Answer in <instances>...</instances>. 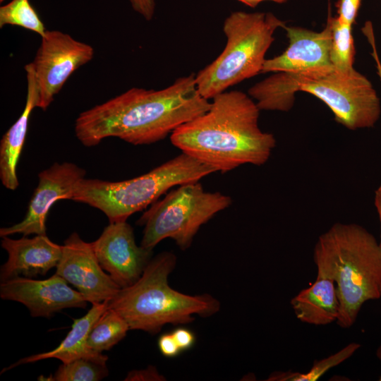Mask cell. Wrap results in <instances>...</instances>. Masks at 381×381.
Instances as JSON below:
<instances>
[{"label":"cell","mask_w":381,"mask_h":381,"mask_svg":"<svg viewBox=\"0 0 381 381\" xmlns=\"http://www.w3.org/2000/svg\"><path fill=\"white\" fill-rule=\"evenodd\" d=\"M210 107L191 73L161 90L132 87L81 112L75 120V133L88 147L109 137L133 145H150L164 140Z\"/></svg>","instance_id":"6da1fadb"},{"label":"cell","mask_w":381,"mask_h":381,"mask_svg":"<svg viewBox=\"0 0 381 381\" xmlns=\"http://www.w3.org/2000/svg\"><path fill=\"white\" fill-rule=\"evenodd\" d=\"M260 111L248 94L223 92L212 98L207 111L177 128L170 135L171 143L216 172L247 164L262 166L277 141L260 129Z\"/></svg>","instance_id":"7a4b0ae2"},{"label":"cell","mask_w":381,"mask_h":381,"mask_svg":"<svg viewBox=\"0 0 381 381\" xmlns=\"http://www.w3.org/2000/svg\"><path fill=\"white\" fill-rule=\"evenodd\" d=\"M313 260L317 277L337 284L340 327L350 328L365 301L381 298V247L363 226L334 224L318 237Z\"/></svg>","instance_id":"3957f363"},{"label":"cell","mask_w":381,"mask_h":381,"mask_svg":"<svg viewBox=\"0 0 381 381\" xmlns=\"http://www.w3.org/2000/svg\"><path fill=\"white\" fill-rule=\"evenodd\" d=\"M176 264L171 252L152 258L140 277L132 285L121 288L107 301L108 308L118 313L130 329L158 333L167 324L192 322L195 315L210 317L220 309L219 301L208 294L188 295L171 288L169 274Z\"/></svg>","instance_id":"277c9868"},{"label":"cell","mask_w":381,"mask_h":381,"mask_svg":"<svg viewBox=\"0 0 381 381\" xmlns=\"http://www.w3.org/2000/svg\"><path fill=\"white\" fill-rule=\"evenodd\" d=\"M209 166L181 152L140 176L121 181L83 179L71 200L101 210L109 222L126 221L174 186L199 181L215 173Z\"/></svg>","instance_id":"5b68a950"},{"label":"cell","mask_w":381,"mask_h":381,"mask_svg":"<svg viewBox=\"0 0 381 381\" xmlns=\"http://www.w3.org/2000/svg\"><path fill=\"white\" fill-rule=\"evenodd\" d=\"M285 22L271 12H232L224 21L226 43L220 54L195 74L200 94L207 99L262 73L275 31Z\"/></svg>","instance_id":"8992f818"},{"label":"cell","mask_w":381,"mask_h":381,"mask_svg":"<svg viewBox=\"0 0 381 381\" xmlns=\"http://www.w3.org/2000/svg\"><path fill=\"white\" fill-rule=\"evenodd\" d=\"M231 203L230 196L206 191L199 181L180 185L152 203L137 221L144 226L140 246L153 250L160 241L171 238L185 250L200 228Z\"/></svg>","instance_id":"52a82bcc"},{"label":"cell","mask_w":381,"mask_h":381,"mask_svg":"<svg viewBox=\"0 0 381 381\" xmlns=\"http://www.w3.org/2000/svg\"><path fill=\"white\" fill-rule=\"evenodd\" d=\"M287 73L295 93L306 92L322 100L346 128H370L378 121L381 107L377 92L354 68L346 71L327 65Z\"/></svg>","instance_id":"ba28073f"},{"label":"cell","mask_w":381,"mask_h":381,"mask_svg":"<svg viewBox=\"0 0 381 381\" xmlns=\"http://www.w3.org/2000/svg\"><path fill=\"white\" fill-rule=\"evenodd\" d=\"M93 47L59 30H47L33 61L39 89L37 107L45 111L64 85L94 56Z\"/></svg>","instance_id":"9c48e42d"},{"label":"cell","mask_w":381,"mask_h":381,"mask_svg":"<svg viewBox=\"0 0 381 381\" xmlns=\"http://www.w3.org/2000/svg\"><path fill=\"white\" fill-rule=\"evenodd\" d=\"M85 170L72 162H55L38 174V185L24 219L0 229V236L46 234V219L52 205L59 200H71L75 188L85 178Z\"/></svg>","instance_id":"30bf717a"},{"label":"cell","mask_w":381,"mask_h":381,"mask_svg":"<svg viewBox=\"0 0 381 381\" xmlns=\"http://www.w3.org/2000/svg\"><path fill=\"white\" fill-rule=\"evenodd\" d=\"M91 243L100 265L121 288L134 284L152 256V250L136 244L126 221L109 222Z\"/></svg>","instance_id":"8fae6325"},{"label":"cell","mask_w":381,"mask_h":381,"mask_svg":"<svg viewBox=\"0 0 381 381\" xmlns=\"http://www.w3.org/2000/svg\"><path fill=\"white\" fill-rule=\"evenodd\" d=\"M56 274L72 284L90 303L112 299L121 287L100 265L91 243L72 233L64 241Z\"/></svg>","instance_id":"7c38bea8"},{"label":"cell","mask_w":381,"mask_h":381,"mask_svg":"<svg viewBox=\"0 0 381 381\" xmlns=\"http://www.w3.org/2000/svg\"><path fill=\"white\" fill-rule=\"evenodd\" d=\"M0 296L23 304L32 317L50 318L64 308H84L87 302L56 273L46 279L17 277L1 282Z\"/></svg>","instance_id":"4fadbf2b"},{"label":"cell","mask_w":381,"mask_h":381,"mask_svg":"<svg viewBox=\"0 0 381 381\" xmlns=\"http://www.w3.org/2000/svg\"><path fill=\"white\" fill-rule=\"evenodd\" d=\"M284 29L289 39V46L281 54L266 59L262 73L298 72L331 65L329 51L332 35L328 21L320 32L286 25Z\"/></svg>","instance_id":"5bb4252c"},{"label":"cell","mask_w":381,"mask_h":381,"mask_svg":"<svg viewBox=\"0 0 381 381\" xmlns=\"http://www.w3.org/2000/svg\"><path fill=\"white\" fill-rule=\"evenodd\" d=\"M1 247L8 253V259L0 270L1 282L17 277L45 275L56 267L63 249V246L53 242L46 234L32 238L23 236L19 239L4 236Z\"/></svg>","instance_id":"9a60e30c"},{"label":"cell","mask_w":381,"mask_h":381,"mask_svg":"<svg viewBox=\"0 0 381 381\" xmlns=\"http://www.w3.org/2000/svg\"><path fill=\"white\" fill-rule=\"evenodd\" d=\"M27 79L26 102L18 120L3 135L0 143V179L7 189L15 190L19 186L17 164L25 141L30 115L39 103V89L33 65L25 66Z\"/></svg>","instance_id":"2e32d148"},{"label":"cell","mask_w":381,"mask_h":381,"mask_svg":"<svg viewBox=\"0 0 381 381\" xmlns=\"http://www.w3.org/2000/svg\"><path fill=\"white\" fill-rule=\"evenodd\" d=\"M107 308V301L93 304L85 315L74 320L71 330L56 348L49 351L23 358L4 368L2 372L21 364L34 363L47 358H56L62 363L78 358H85L106 365L108 357L92 350L87 344V338L93 325Z\"/></svg>","instance_id":"e0dca14e"},{"label":"cell","mask_w":381,"mask_h":381,"mask_svg":"<svg viewBox=\"0 0 381 381\" xmlns=\"http://www.w3.org/2000/svg\"><path fill=\"white\" fill-rule=\"evenodd\" d=\"M291 305L296 318L302 322L326 325L336 322L339 304L335 282L331 279L317 277L310 286L291 298Z\"/></svg>","instance_id":"ac0fdd59"},{"label":"cell","mask_w":381,"mask_h":381,"mask_svg":"<svg viewBox=\"0 0 381 381\" xmlns=\"http://www.w3.org/2000/svg\"><path fill=\"white\" fill-rule=\"evenodd\" d=\"M129 329L126 321L115 310L108 308L93 325L87 344L97 352L109 351L126 336Z\"/></svg>","instance_id":"d6986e66"},{"label":"cell","mask_w":381,"mask_h":381,"mask_svg":"<svg viewBox=\"0 0 381 381\" xmlns=\"http://www.w3.org/2000/svg\"><path fill=\"white\" fill-rule=\"evenodd\" d=\"M331 28L329 60L331 65L341 70L353 68L356 54L351 33L352 25L340 20L337 17L328 18Z\"/></svg>","instance_id":"ffe728a7"},{"label":"cell","mask_w":381,"mask_h":381,"mask_svg":"<svg viewBox=\"0 0 381 381\" xmlns=\"http://www.w3.org/2000/svg\"><path fill=\"white\" fill-rule=\"evenodd\" d=\"M358 343H351L338 352L320 361H315L307 373L274 372L266 380L268 381H316L330 368H334L351 357L360 348Z\"/></svg>","instance_id":"44dd1931"},{"label":"cell","mask_w":381,"mask_h":381,"mask_svg":"<svg viewBox=\"0 0 381 381\" xmlns=\"http://www.w3.org/2000/svg\"><path fill=\"white\" fill-rule=\"evenodd\" d=\"M6 25L22 27L37 33L41 37L47 31L29 0H11L0 7V28Z\"/></svg>","instance_id":"7402d4cb"},{"label":"cell","mask_w":381,"mask_h":381,"mask_svg":"<svg viewBox=\"0 0 381 381\" xmlns=\"http://www.w3.org/2000/svg\"><path fill=\"white\" fill-rule=\"evenodd\" d=\"M109 374L106 365H102L85 358H78L63 363L54 375L42 380L52 381H98Z\"/></svg>","instance_id":"603a6c76"},{"label":"cell","mask_w":381,"mask_h":381,"mask_svg":"<svg viewBox=\"0 0 381 381\" xmlns=\"http://www.w3.org/2000/svg\"><path fill=\"white\" fill-rule=\"evenodd\" d=\"M362 0H337L336 3L337 18L345 23L353 25Z\"/></svg>","instance_id":"cb8c5ba5"},{"label":"cell","mask_w":381,"mask_h":381,"mask_svg":"<svg viewBox=\"0 0 381 381\" xmlns=\"http://www.w3.org/2000/svg\"><path fill=\"white\" fill-rule=\"evenodd\" d=\"M165 377L160 374L155 366H149L143 370H135L129 372L124 379L127 381H162Z\"/></svg>","instance_id":"d4e9b609"},{"label":"cell","mask_w":381,"mask_h":381,"mask_svg":"<svg viewBox=\"0 0 381 381\" xmlns=\"http://www.w3.org/2000/svg\"><path fill=\"white\" fill-rule=\"evenodd\" d=\"M158 347L161 353L168 358L175 357L181 351L171 332L163 334L159 337Z\"/></svg>","instance_id":"484cf974"},{"label":"cell","mask_w":381,"mask_h":381,"mask_svg":"<svg viewBox=\"0 0 381 381\" xmlns=\"http://www.w3.org/2000/svg\"><path fill=\"white\" fill-rule=\"evenodd\" d=\"M176 342L181 351H185L190 349L195 341V337L190 330L179 327L171 332Z\"/></svg>","instance_id":"4316f807"},{"label":"cell","mask_w":381,"mask_h":381,"mask_svg":"<svg viewBox=\"0 0 381 381\" xmlns=\"http://www.w3.org/2000/svg\"><path fill=\"white\" fill-rule=\"evenodd\" d=\"M133 9L146 20H151L155 11V0H128Z\"/></svg>","instance_id":"83f0119b"},{"label":"cell","mask_w":381,"mask_h":381,"mask_svg":"<svg viewBox=\"0 0 381 381\" xmlns=\"http://www.w3.org/2000/svg\"><path fill=\"white\" fill-rule=\"evenodd\" d=\"M363 33L365 35V36L367 37L371 48H372V52L371 55L375 59V66L377 68V73L379 75V78L381 80V62L379 58V55L376 49V44H375V35L373 32V24L370 21H367L364 26L362 28Z\"/></svg>","instance_id":"f1b7e54d"},{"label":"cell","mask_w":381,"mask_h":381,"mask_svg":"<svg viewBox=\"0 0 381 381\" xmlns=\"http://www.w3.org/2000/svg\"><path fill=\"white\" fill-rule=\"evenodd\" d=\"M375 206L377 210L381 227V183L377 188L375 193ZM381 247V234H380V242L379 243Z\"/></svg>","instance_id":"f546056e"},{"label":"cell","mask_w":381,"mask_h":381,"mask_svg":"<svg viewBox=\"0 0 381 381\" xmlns=\"http://www.w3.org/2000/svg\"><path fill=\"white\" fill-rule=\"evenodd\" d=\"M243 4L250 6L251 8L256 7L258 4L263 1H272L277 4H284L286 3L288 0H237Z\"/></svg>","instance_id":"4dcf8cb0"},{"label":"cell","mask_w":381,"mask_h":381,"mask_svg":"<svg viewBox=\"0 0 381 381\" xmlns=\"http://www.w3.org/2000/svg\"><path fill=\"white\" fill-rule=\"evenodd\" d=\"M377 356L381 359V346L377 350ZM380 380H381V377Z\"/></svg>","instance_id":"1f68e13d"},{"label":"cell","mask_w":381,"mask_h":381,"mask_svg":"<svg viewBox=\"0 0 381 381\" xmlns=\"http://www.w3.org/2000/svg\"><path fill=\"white\" fill-rule=\"evenodd\" d=\"M4 0H0V2L2 3Z\"/></svg>","instance_id":"d6a6232c"}]
</instances>
